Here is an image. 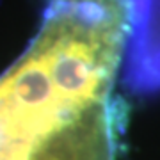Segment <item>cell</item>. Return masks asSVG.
<instances>
[{
  "label": "cell",
  "mask_w": 160,
  "mask_h": 160,
  "mask_svg": "<svg viewBox=\"0 0 160 160\" xmlns=\"http://www.w3.org/2000/svg\"><path fill=\"white\" fill-rule=\"evenodd\" d=\"M125 118L121 100L100 103L53 133L32 160H119Z\"/></svg>",
  "instance_id": "2"
},
{
  "label": "cell",
  "mask_w": 160,
  "mask_h": 160,
  "mask_svg": "<svg viewBox=\"0 0 160 160\" xmlns=\"http://www.w3.org/2000/svg\"><path fill=\"white\" fill-rule=\"evenodd\" d=\"M133 0H46L39 32L0 78V160H32L48 139L110 100Z\"/></svg>",
  "instance_id": "1"
}]
</instances>
